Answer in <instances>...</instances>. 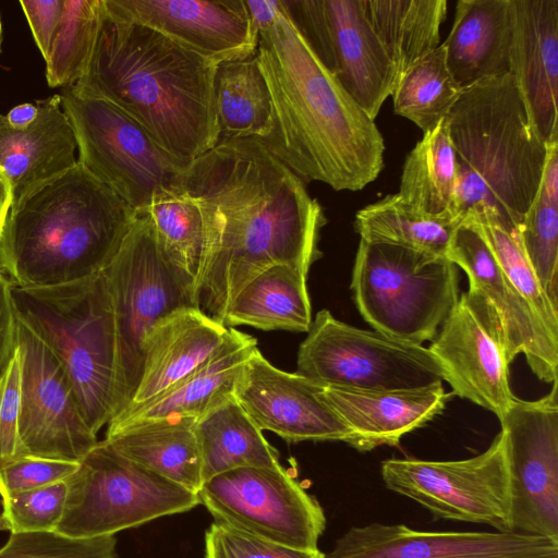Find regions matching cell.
<instances>
[{
	"instance_id": "obj_43",
	"label": "cell",
	"mask_w": 558,
	"mask_h": 558,
	"mask_svg": "<svg viewBox=\"0 0 558 558\" xmlns=\"http://www.w3.org/2000/svg\"><path fill=\"white\" fill-rule=\"evenodd\" d=\"M22 365L17 350L0 373V468L24 457L20 440Z\"/></svg>"
},
{
	"instance_id": "obj_3",
	"label": "cell",
	"mask_w": 558,
	"mask_h": 558,
	"mask_svg": "<svg viewBox=\"0 0 558 558\" xmlns=\"http://www.w3.org/2000/svg\"><path fill=\"white\" fill-rule=\"evenodd\" d=\"M104 3V0H102ZM217 63L104 7L94 49L74 93L105 99L190 163L219 142Z\"/></svg>"
},
{
	"instance_id": "obj_7",
	"label": "cell",
	"mask_w": 558,
	"mask_h": 558,
	"mask_svg": "<svg viewBox=\"0 0 558 558\" xmlns=\"http://www.w3.org/2000/svg\"><path fill=\"white\" fill-rule=\"evenodd\" d=\"M350 288L375 331L423 345L459 300L458 266L447 257L361 239Z\"/></svg>"
},
{
	"instance_id": "obj_47",
	"label": "cell",
	"mask_w": 558,
	"mask_h": 558,
	"mask_svg": "<svg viewBox=\"0 0 558 558\" xmlns=\"http://www.w3.org/2000/svg\"><path fill=\"white\" fill-rule=\"evenodd\" d=\"M255 32L270 26L282 11V0H243Z\"/></svg>"
},
{
	"instance_id": "obj_1",
	"label": "cell",
	"mask_w": 558,
	"mask_h": 558,
	"mask_svg": "<svg viewBox=\"0 0 558 558\" xmlns=\"http://www.w3.org/2000/svg\"><path fill=\"white\" fill-rule=\"evenodd\" d=\"M177 181L203 216L207 256L195 301L214 320L222 324L234 296L264 270L288 265L307 277L322 256L323 207L259 141L220 140Z\"/></svg>"
},
{
	"instance_id": "obj_39",
	"label": "cell",
	"mask_w": 558,
	"mask_h": 558,
	"mask_svg": "<svg viewBox=\"0 0 558 558\" xmlns=\"http://www.w3.org/2000/svg\"><path fill=\"white\" fill-rule=\"evenodd\" d=\"M517 229L543 291L558 308V203L536 195Z\"/></svg>"
},
{
	"instance_id": "obj_40",
	"label": "cell",
	"mask_w": 558,
	"mask_h": 558,
	"mask_svg": "<svg viewBox=\"0 0 558 558\" xmlns=\"http://www.w3.org/2000/svg\"><path fill=\"white\" fill-rule=\"evenodd\" d=\"M66 482L1 496L0 531H54L65 508Z\"/></svg>"
},
{
	"instance_id": "obj_34",
	"label": "cell",
	"mask_w": 558,
	"mask_h": 558,
	"mask_svg": "<svg viewBox=\"0 0 558 558\" xmlns=\"http://www.w3.org/2000/svg\"><path fill=\"white\" fill-rule=\"evenodd\" d=\"M463 219L453 215H427L398 194L360 209L354 230L362 240L400 245L434 257H447L457 228Z\"/></svg>"
},
{
	"instance_id": "obj_19",
	"label": "cell",
	"mask_w": 558,
	"mask_h": 558,
	"mask_svg": "<svg viewBox=\"0 0 558 558\" xmlns=\"http://www.w3.org/2000/svg\"><path fill=\"white\" fill-rule=\"evenodd\" d=\"M325 558H558V541L517 532H426L352 526Z\"/></svg>"
},
{
	"instance_id": "obj_22",
	"label": "cell",
	"mask_w": 558,
	"mask_h": 558,
	"mask_svg": "<svg viewBox=\"0 0 558 558\" xmlns=\"http://www.w3.org/2000/svg\"><path fill=\"white\" fill-rule=\"evenodd\" d=\"M510 74L532 128L546 144L558 143V0H512Z\"/></svg>"
},
{
	"instance_id": "obj_13",
	"label": "cell",
	"mask_w": 558,
	"mask_h": 558,
	"mask_svg": "<svg viewBox=\"0 0 558 558\" xmlns=\"http://www.w3.org/2000/svg\"><path fill=\"white\" fill-rule=\"evenodd\" d=\"M197 495L215 522L291 547L317 549L326 526L319 502L281 465L220 473Z\"/></svg>"
},
{
	"instance_id": "obj_6",
	"label": "cell",
	"mask_w": 558,
	"mask_h": 558,
	"mask_svg": "<svg viewBox=\"0 0 558 558\" xmlns=\"http://www.w3.org/2000/svg\"><path fill=\"white\" fill-rule=\"evenodd\" d=\"M17 318L68 374L94 434L114 415L117 340L104 270L72 283L11 288Z\"/></svg>"
},
{
	"instance_id": "obj_45",
	"label": "cell",
	"mask_w": 558,
	"mask_h": 558,
	"mask_svg": "<svg viewBox=\"0 0 558 558\" xmlns=\"http://www.w3.org/2000/svg\"><path fill=\"white\" fill-rule=\"evenodd\" d=\"M20 4L45 59L61 22L64 0H21Z\"/></svg>"
},
{
	"instance_id": "obj_42",
	"label": "cell",
	"mask_w": 558,
	"mask_h": 558,
	"mask_svg": "<svg viewBox=\"0 0 558 558\" xmlns=\"http://www.w3.org/2000/svg\"><path fill=\"white\" fill-rule=\"evenodd\" d=\"M205 558H325L318 548L303 549L259 538L213 522L205 533Z\"/></svg>"
},
{
	"instance_id": "obj_30",
	"label": "cell",
	"mask_w": 558,
	"mask_h": 558,
	"mask_svg": "<svg viewBox=\"0 0 558 558\" xmlns=\"http://www.w3.org/2000/svg\"><path fill=\"white\" fill-rule=\"evenodd\" d=\"M362 1L367 20L393 66L397 85L412 65L440 45L448 1Z\"/></svg>"
},
{
	"instance_id": "obj_16",
	"label": "cell",
	"mask_w": 558,
	"mask_h": 558,
	"mask_svg": "<svg viewBox=\"0 0 558 558\" xmlns=\"http://www.w3.org/2000/svg\"><path fill=\"white\" fill-rule=\"evenodd\" d=\"M558 383L544 397L514 398L500 421L512 532L558 541Z\"/></svg>"
},
{
	"instance_id": "obj_49",
	"label": "cell",
	"mask_w": 558,
	"mask_h": 558,
	"mask_svg": "<svg viewBox=\"0 0 558 558\" xmlns=\"http://www.w3.org/2000/svg\"><path fill=\"white\" fill-rule=\"evenodd\" d=\"M37 116V104L24 102L8 111V113L4 114V119L10 128L14 130H23L28 128L36 120Z\"/></svg>"
},
{
	"instance_id": "obj_25",
	"label": "cell",
	"mask_w": 558,
	"mask_h": 558,
	"mask_svg": "<svg viewBox=\"0 0 558 558\" xmlns=\"http://www.w3.org/2000/svg\"><path fill=\"white\" fill-rule=\"evenodd\" d=\"M36 104L38 116L23 130L10 128L4 114H0V168L11 186L12 206L77 162L75 135L60 95Z\"/></svg>"
},
{
	"instance_id": "obj_8",
	"label": "cell",
	"mask_w": 558,
	"mask_h": 558,
	"mask_svg": "<svg viewBox=\"0 0 558 558\" xmlns=\"http://www.w3.org/2000/svg\"><path fill=\"white\" fill-rule=\"evenodd\" d=\"M65 482V508L54 531L76 538L114 535L199 505L197 494L123 457L106 440Z\"/></svg>"
},
{
	"instance_id": "obj_36",
	"label": "cell",
	"mask_w": 558,
	"mask_h": 558,
	"mask_svg": "<svg viewBox=\"0 0 558 558\" xmlns=\"http://www.w3.org/2000/svg\"><path fill=\"white\" fill-rule=\"evenodd\" d=\"M462 89L449 71L440 44L401 76L391 94L393 110L425 133L448 117Z\"/></svg>"
},
{
	"instance_id": "obj_26",
	"label": "cell",
	"mask_w": 558,
	"mask_h": 558,
	"mask_svg": "<svg viewBox=\"0 0 558 558\" xmlns=\"http://www.w3.org/2000/svg\"><path fill=\"white\" fill-rule=\"evenodd\" d=\"M256 349L255 338L228 328L225 341L203 364L158 397L112 418L107 429L165 417L201 418L234 397L238 377Z\"/></svg>"
},
{
	"instance_id": "obj_24",
	"label": "cell",
	"mask_w": 558,
	"mask_h": 558,
	"mask_svg": "<svg viewBox=\"0 0 558 558\" xmlns=\"http://www.w3.org/2000/svg\"><path fill=\"white\" fill-rule=\"evenodd\" d=\"M227 332L194 306L159 319L144 340L140 381L125 410L153 400L191 374L221 345Z\"/></svg>"
},
{
	"instance_id": "obj_51",
	"label": "cell",
	"mask_w": 558,
	"mask_h": 558,
	"mask_svg": "<svg viewBox=\"0 0 558 558\" xmlns=\"http://www.w3.org/2000/svg\"><path fill=\"white\" fill-rule=\"evenodd\" d=\"M1 45H2V22H1V15H0V52H1Z\"/></svg>"
},
{
	"instance_id": "obj_31",
	"label": "cell",
	"mask_w": 558,
	"mask_h": 558,
	"mask_svg": "<svg viewBox=\"0 0 558 558\" xmlns=\"http://www.w3.org/2000/svg\"><path fill=\"white\" fill-rule=\"evenodd\" d=\"M144 213L151 220L162 258L196 300L207 256L205 227L197 203L175 181Z\"/></svg>"
},
{
	"instance_id": "obj_23",
	"label": "cell",
	"mask_w": 558,
	"mask_h": 558,
	"mask_svg": "<svg viewBox=\"0 0 558 558\" xmlns=\"http://www.w3.org/2000/svg\"><path fill=\"white\" fill-rule=\"evenodd\" d=\"M325 400L352 430L353 447L368 451L401 438L440 414L449 399L442 383L414 389L350 390L323 387Z\"/></svg>"
},
{
	"instance_id": "obj_2",
	"label": "cell",
	"mask_w": 558,
	"mask_h": 558,
	"mask_svg": "<svg viewBox=\"0 0 558 558\" xmlns=\"http://www.w3.org/2000/svg\"><path fill=\"white\" fill-rule=\"evenodd\" d=\"M256 54L274 120L259 142L304 183L355 192L377 179L385 142L375 120L323 65L284 1L276 21L258 33Z\"/></svg>"
},
{
	"instance_id": "obj_32",
	"label": "cell",
	"mask_w": 558,
	"mask_h": 558,
	"mask_svg": "<svg viewBox=\"0 0 558 558\" xmlns=\"http://www.w3.org/2000/svg\"><path fill=\"white\" fill-rule=\"evenodd\" d=\"M195 433L203 483L238 468L281 465L278 451L234 397L198 418Z\"/></svg>"
},
{
	"instance_id": "obj_44",
	"label": "cell",
	"mask_w": 558,
	"mask_h": 558,
	"mask_svg": "<svg viewBox=\"0 0 558 558\" xmlns=\"http://www.w3.org/2000/svg\"><path fill=\"white\" fill-rule=\"evenodd\" d=\"M78 462L24 456L0 468V496L65 481Z\"/></svg>"
},
{
	"instance_id": "obj_14",
	"label": "cell",
	"mask_w": 558,
	"mask_h": 558,
	"mask_svg": "<svg viewBox=\"0 0 558 558\" xmlns=\"http://www.w3.org/2000/svg\"><path fill=\"white\" fill-rule=\"evenodd\" d=\"M447 258L469 279L465 299L497 340L508 363L524 354L531 371L548 384L557 378L558 337L549 332L527 301L509 281L490 247L470 220L457 228Z\"/></svg>"
},
{
	"instance_id": "obj_21",
	"label": "cell",
	"mask_w": 558,
	"mask_h": 558,
	"mask_svg": "<svg viewBox=\"0 0 558 558\" xmlns=\"http://www.w3.org/2000/svg\"><path fill=\"white\" fill-rule=\"evenodd\" d=\"M428 350L453 393L493 412L499 420L515 396L509 363L497 340L482 325L464 293L459 298Z\"/></svg>"
},
{
	"instance_id": "obj_28",
	"label": "cell",
	"mask_w": 558,
	"mask_h": 558,
	"mask_svg": "<svg viewBox=\"0 0 558 558\" xmlns=\"http://www.w3.org/2000/svg\"><path fill=\"white\" fill-rule=\"evenodd\" d=\"M196 418L165 417L107 429L105 440L141 466L197 494L202 459Z\"/></svg>"
},
{
	"instance_id": "obj_12",
	"label": "cell",
	"mask_w": 558,
	"mask_h": 558,
	"mask_svg": "<svg viewBox=\"0 0 558 558\" xmlns=\"http://www.w3.org/2000/svg\"><path fill=\"white\" fill-rule=\"evenodd\" d=\"M381 477L392 492L442 519L512 532L506 439L500 430L482 453L462 460L388 459Z\"/></svg>"
},
{
	"instance_id": "obj_38",
	"label": "cell",
	"mask_w": 558,
	"mask_h": 558,
	"mask_svg": "<svg viewBox=\"0 0 558 558\" xmlns=\"http://www.w3.org/2000/svg\"><path fill=\"white\" fill-rule=\"evenodd\" d=\"M464 220L474 223L509 281L527 301L549 332L558 337V308L543 291L524 253L517 227L487 210L471 214Z\"/></svg>"
},
{
	"instance_id": "obj_17",
	"label": "cell",
	"mask_w": 558,
	"mask_h": 558,
	"mask_svg": "<svg viewBox=\"0 0 558 558\" xmlns=\"http://www.w3.org/2000/svg\"><path fill=\"white\" fill-rule=\"evenodd\" d=\"M16 344L22 365L19 432L25 456L80 462L98 440L68 374L19 318Z\"/></svg>"
},
{
	"instance_id": "obj_18",
	"label": "cell",
	"mask_w": 558,
	"mask_h": 558,
	"mask_svg": "<svg viewBox=\"0 0 558 558\" xmlns=\"http://www.w3.org/2000/svg\"><path fill=\"white\" fill-rule=\"evenodd\" d=\"M234 398L255 425L281 438L298 441H344L354 436L325 400L323 387L274 366L258 348L244 364Z\"/></svg>"
},
{
	"instance_id": "obj_27",
	"label": "cell",
	"mask_w": 558,
	"mask_h": 558,
	"mask_svg": "<svg viewBox=\"0 0 558 558\" xmlns=\"http://www.w3.org/2000/svg\"><path fill=\"white\" fill-rule=\"evenodd\" d=\"M512 0H459L442 43L450 73L462 87L510 72Z\"/></svg>"
},
{
	"instance_id": "obj_37",
	"label": "cell",
	"mask_w": 558,
	"mask_h": 558,
	"mask_svg": "<svg viewBox=\"0 0 558 558\" xmlns=\"http://www.w3.org/2000/svg\"><path fill=\"white\" fill-rule=\"evenodd\" d=\"M104 10L102 0H64V10L46 62L50 87L76 84L89 62Z\"/></svg>"
},
{
	"instance_id": "obj_5",
	"label": "cell",
	"mask_w": 558,
	"mask_h": 558,
	"mask_svg": "<svg viewBox=\"0 0 558 558\" xmlns=\"http://www.w3.org/2000/svg\"><path fill=\"white\" fill-rule=\"evenodd\" d=\"M454 150L453 213L487 210L517 228L541 183L546 145L532 128L510 73L463 87L447 117Z\"/></svg>"
},
{
	"instance_id": "obj_10",
	"label": "cell",
	"mask_w": 558,
	"mask_h": 558,
	"mask_svg": "<svg viewBox=\"0 0 558 558\" xmlns=\"http://www.w3.org/2000/svg\"><path fill=\"white\" fill-rule=\"evenodd\" d=\"M59 95L75 135L77 161L137 214L170 189L190 165L167 151L111 102L78 95L70 87Z\"/></svg>"
},
{
	"instance_id": "obj_46",
	"label": "cell",
	"mask_w": 558,
	"mask_h": 558,
	"mask_svg": "<svg viewBox=\"0 0 558 558\" xmlns=\"http://www.w3.org/2000/svg\"><path fill=\"white\" fill-rule=\"evenodd\" d=\"M11 288V282L0 268V373L17 345V317Z\"/></svg>"
},
{
	"instance_id": "obj_35",
	"label": "cell",
	"mask_w": 558,
	"mask_h": 558,
	"mask_svg": "<svg viewBox=\"0 0 558 558\" xmlns=\"http://www.w3.org/2000/svg\"><path fill=\"white\" fill-rule=\"evenodd\" d=\"M456 157L445 118L423 133L422 140L407 156L397 194L424 214L456 215Z\"/></svg>"
},
{
	"instance_id": "obj_48",
	"label": "cell",
	"mask_w": 558,
	"mask_h": 558,
	"mask_svg": "<svg viewBox=\"0 0 558 558\" xmlns=\"http://www.w3.org/2000/svg\"><path fill=\"white\" fill-rule=\"evenodd\" d=\"M536 195L558 203V143H553L547 147L545 166Z\"/></svg>"
},
{
	"instance_id": "obj_4",
	"label": "cell",
	"mask_w": 558,
	"mask_h": 558,
	"mask_svg": "<svg viewBox=\"0 0 558 558\" xmlns=\"http://www.w3.org/2000/svg\"><path fill=\"white\" fill-rule=\"evenodd\" d=\"M137 213L78 161L12 206L0 268L12 286L54 287L101 272Z\"/></svg>"
},
{
	"instance_id": "obj_41",
	"label": "cell",
	"mask_w": 558,
	"mask_h": 558,
	"mask_svg": "<svg viewBox=\"0 0 558 558\" xmlns=\"http://www.w3.org/2000/svg\"><path fill=\"white\" fill-rule=\"evenodd\" d=\"M0 558H119L114 535L76 538L56 531L11 533Z\"/></svg>"
},
{
	"instance_id": "obj_11",
	"label": "cell",
	"mask_w": 558,
	"mask_h": 558,
	"mask_svg": "<svg viewBox=\"0 0 558 558\" xmlns=\"http://www.w3.org/2000/svg\"><path fill=\"white\" fill-rule=\"evenodd\" d=\"M295 373L322 387L350 390L414 389L444 380L428 348L348 325L328 310L312 320Z\"/></svg>"
},
{
	"instance_id": "obj_15",
	"label": "cell",
	"mask_w": 558,
	"mask_h": 558,
	"mask_svg": "<svg viewBox=\"0 0 558 558\" xmlns=\"http://www.w3.org/2000/svg\"><path fill=\"white\" fill-rule=\"evenodd\" d=\"M287 12L323 65L375 120L396 86L393 66L362 0H283Z\"/></svg>"
},
{
	"instance_id": "obj_50",
	"label": "cell",
	"mask_w": 558,
	"mask_h": 558,
	"mask_svg": "<svg viewBox=\"0 0 558 558\" xmlns=\"http://www.w3.org/2000/svg\"><path fill=\"white\" fill-rule=\"evenodd\" d=\"M12 206L11 186L7 175L0 168V236Z\"/></svg>"
},
{
	"instance_id": "obj_33",
	"label": "cell",
	"mask_w": 558,
	"mask_h": 558,
	"mask_svg": "<svg viewBox=\"0 0 558 558\" xmlns=\"http://www.w3.org/2000/svg\"><path fill=\"white\" fill-rule=\"evenodd\" d=\"M214 106L219 141H263L271 133L272 104L256 51L247 58L217 64Z\"/></svg>"
},
{
	"instance_id": "obj_9",
	"label": "cell",
	"mask_w": 558,
	"mask_h": 558,
	"mask_svg": "<svg viewBox=\"0 0 558 558\" xmlns=\"http://www.w3.org/2000/svg\"><path fill=\"white\" fill-rule=\"evenodd\" d=\"M104 274L117 340L114 418L128 408L140 381L148 331L169 313L197 306L193 294L162 258L146 213L137 214Z\"/></svg>"
},
{
	"instance_id": "obj_29",
	"label": "cell",
	"mask_w": 558,
	"mask_h": 558,
	"mask_svg": "<svg viewBox=\"0 0 558 558\" xmlns=\"http://www.w3.org/2000/svg\"><path fill=\"white\" fill-rule=\"evenodd\" d=\"M306 276L288 265L272 266L250 280L228 305L222 325L307 332L312 307Z\"/></svg>"
},
{
	"instance_id": "obj_20",
	"label": "cell",
	"mask_w": 558,
	"mask_h": 558,
	"mask_svg": "<svg viewBox=\"0 0 558 558\" xmlns=\"http://www.w3.org/2000/svg\"><path fill=\"white\" fill-rule=\"evenodd\" d=\"M104 7L217 64L247 58L258 45L243 0H104Z\"/></svg>"
}]
</instances>
